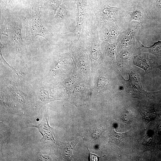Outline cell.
<instances>
[{"mask_svg":"<svg viewBox=\"0 0 161 161\" xmlns=\"http://www.w3.org/2000/svg\"><path fill=\"white\" fill-rule=\"evenodd\" d=\"M23 22L26 30L25 41L31 42L36 36L39 35L50 42L52 35L41 21L39 5H31L30 13L24 19Z\"/></svg>","mask_w":161,"mask_h":161,"instance_id":"cell-1","label":"cell"},{"mask_svg":"<svg viewBox=\"0 0 161 161\" xmlns=\"http://www.w3.org/2000/svg\"><path fill=\"white\" fill-rule=\"evenodd\" d=\"M129 78L125 79L122 77L124 90L131 97L141 99H153L161 94V90L155 92H148L143 87L139 75L133 70L128 72Z\"/></svg>","mask_w":161,"mask_h":161,"instance_id":"cell-2","label":"cell"},{"mask_svg":"<svg viewBox=\"0 0 161 161\" xmlns=\"http://www.w3.org/2000/svg\"><path fill=\"white\" fill-rule=\"evenodd\" d=\"M7 35L11 45L16 53L20 54L23 50L24 41L21 35L22 24L17 17L13 18L6 26Z\"/></svg>","mask_w":161,"mask_h":161,"instance_id":"cell-3","label":"cell"},{"mask_svg":"<svg viewBox=\"0 0 161 161\" xmlns=\"http://www.w3.org/2000/svg\"><path fill=\"white\" fill-rule=\"evenodd\" d=\"M92 18L100 24L102 23L113 21L117 22L118 8L110 6L106 1H101L93 6Z\"/></svg>","mask_w":161,"mask_h":161,"instance_id":"cell-4","label":"cell"},{"mask_svg":"<svg viewBox=\"0 0 161 161\" xmlns=\"http://www.w3.org/2000/svg\"><path fill=\"white\" fill-rule=\"evenodd\" d=\"M140 27L131 26L120 32L117 40L120 49H127L134 51L137 34Z\"/></svg>","mask_w":161,"mask_h":161,"instance_id":"cell-5","label":"cell"},{"mask_svg":"<svg viewBox=\"0 0 161 161\" xmlns=\"http://www.w3.org/2000/svg\"><path fill=\"white\" fill-rule=\"evenodd\" d=\"M73 0L77 6L76 25L74 30L63 34L71 32L74 34L78 38L80 39V38L82 29L86 16L88 0Z\"/></svg>","mask_w":161,"mask_h":161,"instance_id":"cell-6","label":"cell"},{"mask_svg":"<svg viewBox=\"0 0 161 161\" xmlns=\"http://www.w3.org/2000/svg\"><path fill=\"white\" fill-rule=\"evenodd\" d=\"M100 38L105 41L115 42L120 33L117 22L110 21L101 23L100 25Z\"/></svg>","mask_w":161,"mask_h":161,"instance_id":"cell-7","label":"cell"},{"mask_svg":"<svg viewBox=\"0 0 161 161\" xmlns=\"http://www.w3.org/2000/svg\"><path fill=\"white\" fill-rule=\"evenodd\" d=\"M49 115L46 110L44 113L42 120L41 122L37 125H31L28 127H33L37 128L39 132L42 134V138L39 142H42L46 140H51L53 142L55 141L54 138L53 129L50 127L49 125Z\"/></svg>","mask_w":161,"mask_h":161,"instance_id":"cell-8","label":"cell"},{"mask_svg":"<svg viewBox=\"0 0 161 161\" xmlns=\"http://www.w3.org/2000/svg\"><path fill=\"white\" fill-rule=\"evenodd\" d=\"M149 53L140 52L134 56L133 64L134 65L143 69L146 74L152 68H154L155 62L149 58Z\"/></svg>","mask_w":161,"mask_h":161,"instance_id":"cell-9","label":"cell"},{"mask_svg":"<svg viewBox=\"0 0 161 161\" xmlns=\"http://www.w3.org/2000/svg\"><path fill=\"white\" fill-rule=\"evenodd\" d=\"M58 100L47 88H39L38 91L35 112L37 113L43 106L48 103Z\"/></svg>","mask_w":161,"mask_h":161,"instance_id":"cell-10","label":"cell"},{"mask_svg":"<svg viewBox=\"0 0 161 161\" xmlns=\"http://www.w3.org/2000/svg\"><path fill=\"white\" fill-rule=\"evenodd\" d=\"M139 47L137 49L138 52H148L155 55L159 62L161 63V41H158L153 45L148 47L143 45L137 40Z\"/></svg>","mask_w":161,"mask_h":161,"instance_id":"cell-11","label":"cell"},{"mask_svg":"<svg viewBox=\"0 0 161 161\" xmlns=\"http://www.w3.org/2000/svg\"><path fill=\"white\" fill-rule=\"evenodd\" d=\"M79 141V139L69 143L59 141L61 154L66 159L70 160L73 157L72 151Z\"/></svg>","mask_w":161,"mask_h":161,"instance_id":"cell-12","label":"cell"},{"mask_svg":"<svg viewBox=\"0 0 161 161\" xmlns=\"http://www.w3.org/2000/svg\"><path fill=\"white\" fill-rule=\"evenodd\" d=\"M8 86L18 102L24 106L26 103L25 96L20 86L15 82L10 81Z\"/></svg>","mask_w":161,"mask_h":161,"instance_id":"cell-13","label":"cell"},{"mask_svg":"<svg viewBox=\"0 0 161 161\" xmlns=\"http://www.w3.org/2000/svg\"><path fill=\"white\" fill-rule=\"evenodd\" d=\"M44 5L48 10L49 17L53 18L61 5L62 0H43Z\"/></svg>","mask_w":161,"mask_h":161,"instance_id":"cell-14","label":"cell"},{"mask_svg":"<svg viewBox=\"0 0 161 161\" xmlns=\"http://www.w3.org/2000/svg\"><path fill=\"white\" fill-rule=\"evenodd\" d=\"M1 26H2L7 17L10 10L13 4V0H1Z\"/></svg>","mask_w":161,"mask_h":161,"instance_id":"cell-15","label":"cell"},{"mask_svg":"<svg viewBox=\"0 0 161 161\" xmlns=\"http://www.w3.org/2000/svg\"><path fill=\"white\" fill-rule=\"evenodd\" d=\"M69 12V8L68 5L65 2L62 3L53 18L58 21H63L67 18Z\"/></svg>","mask_w":161,"mask_h":161,"instance_id":"cell-16","label":"cell"},{"mask_svg":"<svg viewBox=\"0 0 161 161\" xmlns=\"http://www.w3.org/2000/svg\"><path fill=\"white\" fill-rule=\"evenodd\" d=\"M113 129L111 134L109 135V143L113 146H118L123 142L127 132L117 133L116 132L114 129Z\"/></svg>","mask_w":161,"mask_h":161,"instance_id":"cell-17","label":"cell"},{"mask_svg":"<svg viewBox=\"0 0 161 161\" xmlns=\"http://www.w3.org/2000/svg\"><path fill=\"white\" fill-rule=\"evenodd\" d=\"M133 51L127 49H122L118 54L119 60L123 65H126L130 62L132 58Z\"/></svg>","mask_w":161,"mask_h":161,"instance_id":"cell-18","label":"cell"},{"mask_svg":"<svg viewBox=\"0 0 161 161\" xmlns=\"http://www.w3.org/2000/svg\"><path fill=\"white\" fill-rule=\"evenodd\" d=\"M104 43L106 46L105 50L107 54L110 57L114 58L116 52V43L110 44L107 42Z\"/></svg>","mask_w":161,"mask_h":161,"instance_id":"cell-19","label":"cell"},{"mask_svg":"<svg viewBox=\"0 0 161 161\" xmlns=\"http://www.w3.org/2000/svg\"><path fill=\"white\" fill-rule=\"evenodd\" d=\"M133 115L132 112L129 110L124 111L122 116V119L126 123L128 124L131 123L132 120Z\"/></svg>","mask_w":161,"mask_h":161,"instance_id":"cell-20","label":"cell"},{"mask_svg":"<svg viewBox=\"0 0 161 161\" xmlns=\"http://www.w3.org/2000/svg\"><path fill=\"white\" fill-rule=\"evenodd\" d=\"M108 80L107 78L104 77L99 78L97 82V87L100 90L104 89L107 87Z\"/></svg>","mask_w":161,"mask_h":161,"instance_id":"cell-21","label":"cell"},{"mask_svg":"<svg viewBox=\"0 0 161 161\" xmlns=\"http://www.w3.org/2000/svg\"><path fill=\"white\" fill-rule=\"evenodd\" d=\"M157 117V114L150 111H146L144 112V118L148 122L154 120Z\"/></svg>","mask_w":161,"mask_h":161,"instance_id":"cell-22","label":"cell"},{"mask_svg":"<svg viewBox=\"0 0 161 161\" xmlns=\"http://www.w3.org/2000/svg\"><path fill=\"white\" fill-rule=\"evenodd\" d=\"M38 155L39 160H50L52 159L51 153L48 154L43 155L40 152H39L38 153Z\"/></svg>","mask_w":161,"mask_h":161,"instance_id":"cell-23","label":"cell"},{"mask_svg":"<svg viewBox=\"0 0 161 161\" xmlns=\"http://www.w3.org/2000/svg\"><path fill=\"white\" fill-rule=\"evenodd\" d=\"M87 149L88 150L89 152V161H98L100 157H101L104 156H103L102 157H99L97 155L91 153L89 151V150L87 148Z\"/></svg>","mask_w":161,"mask_h":161,"instance_id":"cell-24","label":"cell"},{"mask_svg":"<svg viewBox=\"0 0 161 161\" xmlns=\"http://www.w3.org/2000/svg\"><path fill=\"white\" fill-rule=\"evenodd\" d=\"M155 5L157 10L161 11V0H154Z\"/></svg>","mask_w":161,"mask_h":161,"instance_id":"cell-25","label":"cell"},{"mask_svg":"<svg viewBox=\"0 0 161 161\" xmlns=\"http://www.w3.org/2000/svg\"><path fill=\"white\" fill-rule=\"evenodd\" d=\"M154 68H157L160 69L161 71V65L158 64L156 62L155 64Z\"/></svg>","mask_w":161,"mask_h":161,"instance_id":"cell-26","label":"cell"},{"mask_svg":"<svg viewBox=\"0 0 161 161\" xmlns=\"http://www.w3.org/2000/svg\"></svg>","mask_w":161,"mask_h":161,"instance_id":"cell-27","label":"cell"}]
</instances>
